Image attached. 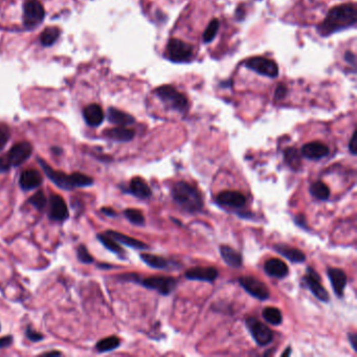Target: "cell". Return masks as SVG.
Masks as SVG:
<instances>
[{"label": "cell", "mask_w": 357, "mask_h": 357, "mask_svg": "<svg viewBox=\"0 0 357 357\" xmlns=\"http://www.w3.org/2000/svg\"><path fill=\"white\" fill-rule=\"evenodd\" d=\"M356 21L355 6L351 4L339 5L329 11L326 19L319 25L318 31L321 36L327 37L353 26Z\"/></svg>", "instance_id": "1"}, {"label": "cell", "mask_w": 357, "mask_h": 357, "mask_svg": "<svg viewBox=\"0 0 357 357\" xmlns=\"http://www.w3.org/2000/svg\"><path fill=\"white\" fill-rule=\"evenodd\" d=\"M172 197L183 210L189 213H196L203 206L200 193L185 182H178L173 186Z\"/></svg>", "instance_id": "2"}, {"label": "cell", "mask_w": 357, "mask_h": 357, "mask_svg": "<svg viewBox=\"0 0 357 357\" xmlns=\"http://www.w3.org/2000/svg\"><path fill=\"white\" fill-rule=\"evenodd\" d=\"M155 96L170 109L177 112H186L189 108L188 98L176 91L171 85H162L155 89Z\"/></svg>", "instance_id": "3"}, {"label": "cell", "mask_w": 357, "mask_h": 357, "mask_svg": "<svg viewBox=\"0 0 357 357\" xmlns=\"http://www.w3.org/2000/svg\"><path fill=\"white\" fill-rule=\"evenodd\" d=\"M46 12L38 0H25L23 4V23L26 28H34L42 23Z\"/></svg>", "instance_id": "4"}, {"label": "cell", "mask_w": 357, "mask_h": 357, "mask_svg": "<svg viewBox=\"0 0 357 357\" xmlns=\"http://www.w3.org/2000/svg\"><path fill=\"white\" fill-rule=\"evenodd\" d=\"M167 55L173 62H188L193 57V48L181 39L173 38L169 41L167 46Z\"/></svg>", "instance_id": "5"}, {"label": "cell", "mask_w": 357, "mask_h": 357, "mask_svg": "<svg viewBox=\"0 0 357 357\" xmlns=\"http://www.w3.org/2000/svg\"><path fill=\"white\" fill-rule=\"evenodd\" d=\"M245 66L254 70L261 76H265L269 78H276L279 74V67L278 64L271 59H267L264 57H252L249 58L248 60L245 61Z\"/></svg>", "instance_id": "6"}, {"label": "cell", "mask_w": 357, "mask_h": 357, "mask_svg": "<svg viewBox=\"0 0 357 357\" xmlns=\"http://www.w3.org/2000/svg\"><path fill=\"white\" fill-rule=\"evenodd\" d=\"M246 326L259 346L269 345L273 340V331L265 324L259 322L256 319H248L246 321Z\"/></svg>", "instance_id": "7"}, {"label": "cell", "mask_w": 357, "mask_h": 357, "mask_svg": "<svg viewBox=\"0 0 357 357\" xmlns=\"http://www.w3.org/2000/svg\"><path fill=\"white\" fill-rule=\"evenodd\" d=\"M41 168L43 169L44 173L50 178V180L58 187L62 190L65 191H70L72 189H74V184H73V180L71 175H66L63 172L60 171H56L55 169H53L52 167H50L48 165V162L43 159H39L38 160Z\"/></svg>", "instance_id": "8"}, {"label": "cell", "mask_w": 357, "mask_h": 357, "mask_svg": "<svg viewBox=\"0 0 357 357\" xmlns=\"http://www.w3.org/2000/svg\"><path fill=\"white\" fill-rule=\"evenodd\" d=\"M32 145L27 142H21L14 145L10 149V151L6 155V158L11 167H19L29 158V156L32 155Z\"/></svg>", "instance_id": "9"}, {"label": "cell", "mask_w": 357, "mask_h": 357, "mask_svg": "<svg viewBox=\"0 0 357 357\" xmlns=\"http://www.w3.org/2000/svg\"><path fill=\"white\" fill-rule=\"evenodd\" d=\"M141 283L149 289H153L160 294L168 295L176 287V280L172 277H150L144 279Z\"/></svg>", "instance_id": "10"}, {"label": "cell", "mask_w": 357, "mask_h": 357, "mask_svg": "<svg viewBox=\"0 0 357 357\" xmlns=\"http://www.w3.org/2000/svg\"><path fill=\"white\" fill-rule=\"evenodd\" d=\"M240 285L258 300L264 301L270 297V290L262 282L254 277H242L239 279Z\"/></svg>", "instance_id": "11"}, {"label": "cell", "mask_w": 357, "mask_h": 357, "mask_svg": "<svg viewBox=\"0 0 357 357\" xmlns=\"http://www.w3.org/2000/svg\"><path fill=\"white\" fill-rule=\"evenodd\" d=\"M306 286L310 289V291L316 295L318 299L322 302H328L329 301V293L327 292V290L324 288V286L321 284L320 282V277L319 275L311 269L308 267L307 269V275L304 278Z\"/></svg>", "instance_id": "12"}, {"label": "cell", "mask_w": 357, "mask_h": 357, "mask_svg": "<svg viewBox=\"0 0 357 357\" xmlns=\"http://www.w3.org/2000/svg\"><path fill=\"white\" fill-rule=\"evenodd\" d=\"M50 218L54 221H64L68 218V209L64 199L56 194H53L50 199Z\"/></svg>", "instance_id": "13"}, {"label": "cell", "mask_w": 357, "mask_h": 357, "mask_svg": "<svg viewBox=\"0 0 357 357\" xmlns=\"http://www.w3.org/2000/svg\"><path fill=\"white\" fill-rule=\"evenodd\" d=\"M188 280L213 282L218 277V272L213 267H194L186 272L185 274Z\"/></svg>", "instance_id": "14"}, {"label": "cell", "mask_w": 357, "mask_h": 357, "mask_svg": "<svg viewBox=\"0 0 357 357\" xmlns=\"http://www.w3.org/2000/svg\"><path fill=\"white\" fill-rule=\"evenodd\" d=\"M302 154L312 160L324 158L329 154V148L321 142H312L304 145L302 148Z\"/></svg>", "instance_id": "15"}, {"label": "cell", "mask_w": 357, "mask_h": 357, "mask_svg": "<svg viewBox=\"0 0 357 357\" xmlns=\"http://www.w3.org/2000/svg\"><path fill=\"white\" fill-rule=\"evenodd\" d=\"M19 185L22 190L31 191L39 188L42 185L41 174L33 169L25 170L21 173L19 178Z\"/></svg>", "instance_id": "16"}, {"label": "cell", "mask_w": 357, "mask_h": 357, "mask_svg": "<svg viewBox=\"0 0 357 357\" xmlns=\"http://www.w3.org/2000/svg\"><path fill=\"white\" fill-rule=\"evenodd\" d=\"M217 201L221 205H228L232 207H241L245 204L246 199L243 194L236 191H226L218 195Z\"/></svg>", "instance_id": "17"}, {"label": "cell", "mask_w": 357, "mask_h": 357, "mask_svg": "<svg viewBox=\"0 0 357 357\" xmlns=\"http://www.w3.org/2000/svg\"><path fill=\"white\" fill-rule=\"evenodd\" d=\"M328 277L330 279L333 290L337 296H343L345 287L347 285V276L346 274L338 269H329Z\"/></svg>", "instance_id": "18"}, {"label": "cell", "mask_w": 357, "mask_h": 357, "mask_svg": "<svg viewBox=\"0 0 357 357\" xmlns=\"http://www.w3.org/2000/svg\"><path fill=\"white\" fill-rule=\"evenodd\" d=\"M264 270L267 275L277 279L285 278L288 276V273H289L287 265L280 259H271L269 261H266L264 265Z\"/></svg>", "instance_id": "19"}, {"label": "cell", "mask_w": 357, "mask_h": 357, "mask_svg": "<svg viewBox=\"0 0 357 357\" xmlns=\"http://www.w3.org/2000/svg\"><path fill=\"white\" fill-rule=\"evenodd\" d=\"M83 116L87 125L92 127H98L104 121V112L97 104L87 106L83 111Z\"/></svg>", "instance_id": "20"}, {"label": "cell", "mask_w": 357, "mask_h": 357, "mask_svg": "<svg viewBox=\"0 0 357 357\" xmlns=\"http://www.w3.org/2000/svg\"><path fill=\"white\" fill-rule=\"evenodd\" d=\"M129 192L140 199H147L151 196V189L141 177H136L130 182Z\"/></svg>", "instance_id": "21"}, {"label": "cell", "mask_w": 357, "mask_h": 357, "mask_svg": "<svg viewBox=\"0 0 357 357\" xmlns=\"http://www.w3.org/2000/svg\"><path fill=\"white\" fill-rule=\"evenodd\" d=\"M275 249L279 252L280 255L285 257L286 259L290 260L294 263H302L305 261L306 257L303 251L300 249L285 245V244H277L275 245Z\"/></svg>", "instance_id": "22"}, {"label": "cell", "mask_w": 357, "mask_h": 357, "mask_svg": "<svg viewBox=\"0 0 357 357\" xmlns=\"http://www.w3.org/2000/svg\"><path fill=\"white\" fill-rule=\"evenodd\" d=\"M135 131L125 128V126H120L116 128L108 129L104 132V136L106 138L116 141V142H129L135 138Z\"/></svg>", "instance_id": "23"}, {"label": "cell", "mask_w": 357, "mask_h": 357, "mask_svg": "<svg viewBox=\"0 0 357 357\" xmlns=\"http://www.w3.org/2000/svg\"><path fill=\"white\" fill-rule=\"evenodd\" d=\"M107 117L108 121L114 125H118V126H128V125H132L133 123L136 122L135 117L132 115L122 111L118 110L116 108H109L108 109V113H107Z\"/></svg>", "instance_id": "24"}, {"label": "cell", "mask_w": 357, "mask_h": 357, "mask_svg": "<svg viewBox=\"0 0 357 357\" xmlns=\"http://www.w3.org/2000/svg\"><path fill=\"white\" fill-rule=\"evenodd\" d=\"M106 235H108L109 237H111L112 239H114L116 242H121L127 246H130L132 248L136 249H147L148 245L145 244L144 242L135 239V238L126 236L124 234H121L118 232H114V231H107L105 233Z\"/></svg>", "instance_id": "25"}, {"label": "cell", "mask_w": 357, "mask_h": 357, "mask_svg": "<svg viewBox=\"0 0 357 357\" xmlns=\"http://www.w3.org/2000/svg\"><path fill=\"white\" fill-rule=\"evenodd\" d=\"M220 254L222 259L225 260V262L227 264H229L232 267H240L242 264V257L241 255L238 252L237 250H235L234 248L227 246V245H222L220 247Z\"/></svg>", "instance_id": "26"}, {"label": "cell", "mask_w": 357, "mask_h": 357, "mask_svg": "<svg viewBox=\"0 0 357 357\" xmlns=\"http://www.w3.org/2000/svg\"><path fill=\"white\" fill-rule=\"evenodd\" d=\"M142 260L150 267L157 270H165L169 266V261L160 256L150 255V254H143L141 255Z\"/></svg>", "instance_id": "27"}, {"label": "cell", "mask_w": 357, "mask_h": 357, "mask_svg": "<svg viewBox=\"0 0 357 357\" xmlns=\"http://www.w3.org/2000/svg\"><path fill=\"white\" fill-rule=\"evenodd\" d=\"M60 36V29L56 26L44 29L40 36V42L43 47H51Z\"/></svg>", "instance_id": "28"}, {"label": "cell", "mask_w": 357, "mask_h": 357, "mask_svg": "<svg viewBox=\"0 0 357 357\" xmlns=\"http://www.w3.org/2000/svg\"><path fill=\"white\" fill-rule=\"evenodd\" d=\"M310 193L312 194V196L320 200H326L330 196L329 188L322 182H317L315 184H312L310 187Z\"/></svg>", "instance_id": "29"}, {"label": "cell", "mask_w": 357, "mask_h": 357, "mask_svg": "<svg viewBox=\"0 0 357 357\" xmlns=\"http://www.w3.org/2000/svg\"><path fill=\"white\" fill-rule=\"evenodd\" d=\"M120 345H121L120 338H117L116 336H109L106 338H103L99 341L97 344V350L99 352H109L116 349Z\"/></svg>", "instance_id": "30"}, {"label": "cell", "mask_w": 357, "mask_h": 357, "mask_svg": "<svg viewBox=\"0 0 357 357\" xmlns=\"http://www.w3.org/2000/svg\"><path fill=\"white\" fill-rule=\"evenodd\" d=\"M98 239L100 240V242L105 246L107 249H109L110 251L114 252V254L116 255H124V249L118 245V243L112 239L111 237H109L108 235L106 234H104V235H98Z\"/></svg>", "instance_id": "31"}, {"label": "cell", "mask_w": 357, "mask_h": 357, "mask_svg": "<svg viewBox=\"0 0 357 357\" xmlns=\"http://www.w3.org/2000/svg\"><path fill=\"white\" fill-rule=\"evenodd\" d=\"M263 318L266 322H269L272 325H280L282 323V314L278 308L275 307H267L262 312Z\"/></svg>", "instance_id": "32"}, {"label": "cell", "mask_w": 357, "mask_h": 357, "mask_svg": "<svg viewBox=\"0 0 357 357\" xmlns=\"http://www.w3.org/2000/svg\"><path fill=\"white\" fill-rule=\"evenodd\" d=\"M285 160L288 163V166L293 170H297L301 166V156L295 148L287 149L285 151Z\"/></svg>", "instance_id": "33"}, {"label": "cell", "mask_w": 357, "mask_h": 357, "mask_svg": "<svg viewBox=\"0 0 357 357\" xmlns=\"http://www.w3.org/2000/svg\"><path fill=\"white\" fill-rule=\"evenodd\" d=\"M220 26V22L218 19H213L210 24L207 25L206 29L203 33V42L204 43H210L214 40V38L216 37L218 29Z\"/></svg>", "instance_id": "34"}, {"label": "cell", "mask_w": 357, "mask_h": 357, "mask_svg": "<svg viewBox=\"0 0 357 357\" xmlns=\"http://www.w3.org/2000/svg\"><path fill=\"white\" fill-rule=\"evenodd\" d=\"M126 218L136 226H143L145 223V217L143 213L136 209H128L125 211Z\"/></svg>", "instance_id": "35"}, {"label": "cell", "mask_w": 357, "mask_h": 357, "mask_svg": "<svg viewBox=\"0 0 357 357\" xmlns=\"http://www.w3.org/2000/svg\"><path fill=\"white\" fill-rule=\"evenodd\" d=\"M27 202L29 204H32L34 207H36L37 210L41 211V210L44 209V207L47 206L48 200L46 198V195H44V193L39 191V192L36 193V194H34L31 198H29Z\"/></svg>", "instance_id": "36"}, {"label": "cell", "mask_w": 357, "mask_h": 357, "mask_svg": "<svg viewBox=\"0 0 357 357\" xmlns=\"http://www.w3.org/2000/svg\"><path fill=\"white\" fill-rule=\"evenodd\" d=\"M77 255H78L79 261L84 263V264H91V263L94 262V258L92 257L91 254H89L86 246H84V245H80L79 246L78 251H77Z\"/></svg>", "instance_id": "37"}, {"label": "cell", "mask_w": 357, "mask_h": 357, "mask_svg": "<svg viewBox=\"0 0 357 357\" xmlns=\"http://www.w3.org/2000/svg\"><path fill=\"white\" fill-rule=\"evenodd\" d=\"M10 139V130L7 126H0V150L4 149Z\"/></svg>", "instance_id": "38"}, {"label": "cell", "mask_w": 357, "mask_h": 357, "mask_svg": "<svg viewBox=\"0 0 357 357\" xmlns=\"http://www.w3.org/2000/svg\"><path fill=\"white\" fill-rule=\"evenodd\" d=\"M26 336L29 340H32V341H40L43 338L42 334L33 330L31 327H28V328L26 329Z\"/></svg>", "instance_id": "39"}, {"label": "cell", "mask_w": 357, "mask_h": 357, "mask_svg": "<svg viewBox=\"0 0 357 357\" xmlns=\"http://www.w3.org/2000/svg\"><path fill=\"white\" fill-rule=\"evenodd\" d=\"M287 88L286 86L284 85H279L276 89V93H275V99L276 100H282V99H284L286 96H287Z\"/></svg>", "instance_id": "40"}, {"label": "cell", "mask_w": 357, "mask_h": 357, "mask_svg": "<svg viewBox=\"0 0 357 357\" xmlns=\"http://www.w3.org/2000/svg\"><path fill=\"white\" fill-rule=\"evenodd\" d=\"M11 169L9 161L7 160L6 156L0 157V173H6Z\"/></svg>", "instance_id": "41"}, {"label": "cell", "mask_w": 357, "mask_h": 357, "mask_svg": "<svg viewBox=\"0 0 357 357\" xmlns=\"http://www.w3.org/2000/svg\"><path fill=\"white\" fill-rule=\"evenodd\" d=\"M349 149L353 155L356 154L357 152V140H356V131L353 133V136L351 138V141L349 143Z\"/></svg>", "instance_id": "42"}, {"label": "cell", "mask_w": 357, "mask_h": 357, "mask_svg": "<svg viewBox=\"0 0 357 357\" xmlns=\"http://www.w3.org/2000/svg\"><path fill=\"white\" fill-rule=\"evenodd\" d=\"M345 60L346 62H348L350 65H352L353 67H355L356 65V56L352 53V52H347L345 55Z\"/></svg>", "instance_id": "43"}, {"label": "cell", "mask_w": 357, "mask_h": 357, "mask_svg": "<svg viewBox=\"0 0 357 357\" xmlns=\"http://www.w3.org/2000/svg\"><path fill=\"white\" fill-rule=\"evenodd\" d=\"M13 343V337L12 336H5L0 338V349H4L12 345Z\"/></svg>", "instance_id": "44"}, {"label": "cell", "mask_w": 357, "mask_h": 357, "mask_svg": "<svg viewBox=\"0 0 357 357\" xmlns=\"http://www.w3.org/2000/svg\"><path fill=\"white\" fill-rule=\"evenodd\" d=\"M349 339L351 341V344H352V347L354 350H357L356 348V340H357V336L355 333H352V334H349Z\"/></svg>", "instance_id": "45"}, {"label": "cell", "mask_w": 357, "mask_h": 357, "mask_svg": "<svg viewBox=\"0 0 357 357\" xmlns=\"http://www.w3.org/2000/svg\"><path fill=\"white\" fill-rule=\"evenodd\" d=\"M102 212H103L104 214H106L107 216H115V215H116L113 210L108 209V207H105V209H102Z\"/></svg>", "instance_id": "46"}, {"label": "cell", "mask_w": 357, "mask_h": 357, "mask_svg": "<svg viewBox=\"0 0 357 357\" xmlns=\"http://www.w3.org/2000/svg\"><path fill=\"white\" fill-rule=\"evenodd\" d=\"M44 355H50V356H54V355H61V352H58V351H53V352H49V353H46Z\"/></svg>", "instance_id": "47"}, {"label": "cell", "mask_w": 357, "mask_h": 357, "mask_svg": "<svg viewBox=\"0 0 357 357\" xmlns=\"http://www.w3.org/2000/svg\"><path fill=\"white\" fill-rule=\"evenodd\" d=\"M290 352H291V350H290V348H288L283 354H282V356H286V355H288Z\"/></svg>", "instance_id": "48"}]
</instances>
